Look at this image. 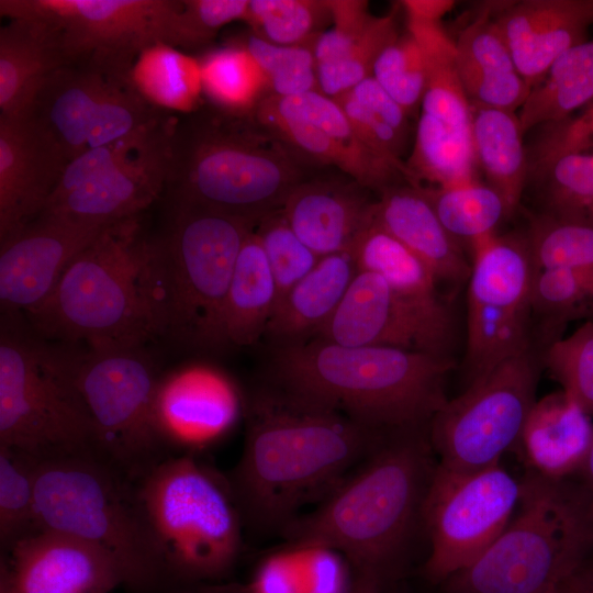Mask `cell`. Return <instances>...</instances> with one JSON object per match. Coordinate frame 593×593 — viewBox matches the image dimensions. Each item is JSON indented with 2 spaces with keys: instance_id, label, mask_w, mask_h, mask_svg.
<instances>
[{
  "instance_id": "6da1fadb",
  "label": "cell",
  "mask_w": 593,
  "mask_h": 593,
  "mask_svg": "<svg viewBox=\"0 0 593 593\" xmlns=\"http://www.w3.org/2000/svg\"><path fill=\"white\" fill-rule=\"evenodd\" d=\"M242 456L227 480L243 525L280 530L323 501L384 432L268 382L245 400Z\"/></svg>"
},
{
  "instance_id": "7a4b0ae2",
  "label": "cell",
  "mask_w": 593,
  "mask_h": 593,
  "mask_svg": "<svg viewBox=\"0 0 593 593\" xmlns=\"http://www.w3.org/2000/svg\"><path fill=\"white\" fill-rule=\"evenodd\" d=\"M450 356L318 337L268 345L267 382L381 430L428 426L448 401Z\"/></svg>"
},
{
  "instance_id": "3957f363",
  "label": "cell",
  "mask_w": 593,
  "mask_h": 593,
  "mask_svg": "<svg viewBox=\"0 0 593 593\" xmlns=\"http://www.w3.org/2000/svg\"><path fill=\"white\" fill-rule=\"evenodd\" d=\"M170 200L201 204L257 224L324 168L251 113L214 107L172 120L166 146Z\"/></svg>"
},
{
  "instance_id": "277c9868",
  "label": "cell",
  "mask_w": 593,
  "mask_h": 593,
  "mask_svg": "<svg viewBox=\"0 0 593 593\" xmlns=\"http://www.w3.org/2000/svg\"><path fill=\"white\" fill-rule=\"evenodd\" d=\"M426 427L384 435L363 466L281 532L290 546L342 552L357 571L383 579L421 516L436 467Z\"/></svg>"
},
{
  "instance_id": "5b68a950",
  "label": "cell",
  "mask_w": 593,
  "mask_h": 593,
  "mask_svg": "<svg viewBox=\"0 0 593 593\" xmlns=\"http://www.w3.org/2000/svg\"><path fill=\"white\" fill-rule=\"evenodd\" d=\"M165 233L152 238L148 298L157 337L199 350L227 347L223 312L239 250L253 222L170 200Z\"/></svg>"
},
{
  "instance_id": "8992f818",
  "label": "cell",
  "mask_w": 593,
  "mask_h": 593,
  "mask_svg": "<svg viewBox=\"0 0 593 593\" xmlns=\"http://www.w3.org/2000/svg\"><path fill=\"white\" fill-rule=\"evenodd\" d=\"M150 248L141 215L107 225L31 316L35 331L87 346L145 345L157 337L147 287Z\"/></svg>"
},
{
  "instance_id": "52a82bcc",
  "label": "cell",
  "mask_w": 593,
  "mask_h": 593,
  "mask_svg": "<svg viewBox=\"0 0 593 593\" xmlns=\"http://www.w3.org/2000/svg\"><path fill=\"white\" fill-rule=\"evenodd\" d=\"M38 529L78 538L113 556L128 590L170 588L166 568L135 494L134 481L93 452L37 461Z\"/></svg>"
},
{
  "instance_id": "ba28073f",
  "label": "cell",
  "mask_w": 593,
  "mask_h": 593,
  "mask_svg": "<svg viewBox=\"0 0 593 593\" xmlns=\"http://www.w3.org/2000/svg\"><path fill=\"white\" fill-rule=\"evenodd\" d=\"M511 521L449 593H546L593 552V517L570 479L530 472Z\"/></svg>"
},
{
  "instance_id": "9c48e42d",
  "label": "cell",
  "mask_w": 593,
  "mask_h": 593,
  "mask_svg": "<svg viewBox=\"0 0 593 593\" xmlns=\"http://www.w3.org/2000/svg\"><path fill=\"white\" fill-rule=\"evenodd\" d=\"M2 314L0 445L37 461L96 452L93 427L76 384L79 349L49 345Z\"/></svg>"
},
{
  "instance_id": "30bf717a",
  "label": "cell",
  "mask_w": 593,
  "mask_h": 593,
  "mask_svg": "<svg viewBox=\"0 0 593 593\" xmlns=\"http://www.w3.org/2000/svg\"><path fill=\"white\" fill-rule=\"evenodd\" d=\"M170 585L215 580L234 566L243 522L227 481L194 454H172L134 480Z\"/></svg>"
},
{
  "instance_id": "8fae6325",
  "label": "cell",
  "mask_w": 593,
  "mask_h": 593,
  "mask_svg": "<svg viewBox=\"0 0 593 593\" xmlns=\"http://www.w3.org/2000/svg\"><path fill=\"white\" fill-rule=\"evenodd\" d=\"M145 345L79 350L76 384L91 418L97 456L134 481L171 455L155 424L160 378Z\"/></svg>"
},
{
  "instance_id": "7c38bea8",
  "label": "cell",
  "mask_w": 593,
  "mask_h": 593,
  "mask_svg": "<svg viewBox=\"0 0 593 593\" xmlns=\"http://www.w3.org/2000/svg\"><path fill=\"white\" fill-rule=\"evenodd\" d=\"M181 8L182 0H0L1 16L45 23L67 65L125 81L145 48L174 46Z\"/></svg>"
},
{
  "instance_id": "4fadbf2b",
  "label": "cell",
  "mask_w": 593,
  "mask_h": 593,
  "mask_svg": "<svg viewBox=\"0 0 593 593\" xmlns=\"http://www.w3.org/2000/svg\"><path fill=\"white\" fill-rule=\"evenodd\" d=\"M539 363L534 349L511 358L469 383L428 424L441 467L478 471L500 462L519 444L536 403Z\"/></svg>"
},
{
  "instance_id": "5bb4252c",
  "label": "cell",
  "mask_w": 593,
  "mask_h": 593,
  "mask_svg": "<svg viewBox=\"0 0 593 593\" xmlns=\"http://www.w3.org/2000/svg\"><path fill=\"white\" fill-rule=\"evenodd\" d=\"M521 496L522 481L500 462L470 472L437 465L421 512L432 545L426 577L447 581L469 567L506 527Z\"/></svg>"
},
{
  "instance_id": "9a60e30c",
  "label": "cell",
  "mask_w": 593,
  "mask_h": 593,
  "mask_svg": "<svg viewBox=\"0 0 593 593\" xmlns=\"http://www.w3.org/2000/svg\"><path fill=\"white\" fill-rule=\"evenodd\" d=\"M424 49L428 79L413 148L405 160L412 184L449 188L479 180L471 105L455 69V46Z\"/></svg>"
},
{
  "instance_id": "2e32d148",
  "label": "cell",
  "mask_w": 593,
  "mask_h": 593,
  "mask_svg": "<svg viewBox=\"0 0 593 593\" xmlns=\"http://www.w3.org/2000/svg\"><path fill=\"white\" fill-rule=\"evenodd\" d=\"M313 337L449 356L452 318L419 307L381 276L358 270L333 316Z\"/></svg>"
},
{
  "instance_id": "e0dca14e",
  "label": "cell",
  "mask_w": 593,
  "mask_h": 593,
  "mask_svg": "<svg viewBox=\"0 0 593 593\" xmlns=\"http://www.w3.org/2000/svg\"><path fill=\"white\" fill-rule=\"evenodd\" d=\"M109 225V224H108ZM107 225L51 213L0 240L2 314L37 313L54 293L71 260Z\"/></svg>"
},
{
  "instance_id": "ac0fdd59",
  "label": "cell",
  "mask_w": 593,
  "mask_h": 593,
  "mask_svg": "<svg viewBox=\"0 0 593 593\" xmlns=\"http://www.w3.org/2000/svg\"><path fill=\"white\" fill-rule=\"evenodd\" d=\"M128 588L122 564L105 550L37 529L1 551L0 593H110Z\"/></svg>"
},
{
  "instance_id": "d6986e66",
  "label": "cell",
  "mask_w": 593,
  "mask_h": 593,
  "mask_svg": "<svg viewBox=\"0 0 593 593\" xmlns=\"http://www.w3.org/2000/svg\"><path fill=\"white\" fill-rule=\"evenodd\" d=\"M244 406L226 374L208 365L190 363L160 374L155 424L169 454H194L224 437Z\"/></svg>"
},
{
  "instance_id": "ffe728a7",
  "label": "cell",
  "mask_w": 593,
  "mask_h": 593,
  "mask_svg": "<svg viewBox=\"0 0 593 593\" xmlns=\"http://www.w3.org/2000/svg\"><path fill=\"white\" fill-rule=\"evenodd\" d=\"M67 159L29 116H0V240L36 219Z\"/></svg>"
},
{
  "instance_id": "44dd1931",
  "label": "cell",
  "mask_w": 593,
  "mask_h": 593,
  "mask_svg": "<svg viewBox=\"0 0 593 593\" xmlns=\"http://www.w3.org/2000/svg\"><path fill=\"white\" fill-rule=\"evenodd\" d=\"M374 194L348 175L322 168L291 191L282 211L300 239L323 257L353 246L372 221Z\"/></svg>"
},
{
  "instance_id": "7402d4cb",
  "label": "cell",
  "mask_w": 593,
  "mask_h": 593,
  "mask_svg": "<svg viewBox=\"0 0 593 593\" xmlns=\"http://www.w3.org/2000/svg\"><path fill=\"white\" fill-rule=\"evenodd\" d=\"M493 20L532 90L563 53L586 41L593 0L508 2Z\"/></svg>"
},
{
  "instance_id": "603a6c76",
  "label": "cell",
  "mask_w": 593,
  "mask_h": 593,
  "mask_svg": "<svg viewBox=\"0 0 593 593\" xmlns=\"http://www.w3.org/2000/svg\"><path fill=\"white\" fill-rule=\"evenodd\" d=\"M169 128L135 157L99 174L42 213L104 225L139 216L166 190Z\"/></svg>"
},
{
  "instance_id": "cb8c5ba5",
  "label": "cell",
  "mask_w": 593,
  "mask_h": 593,
  "mask_svg": "<svg viewBox=\"0 0 593 593\" xmlns=\"http://www.w3.org/2000/svg\"><path fill=\"white\" fill-rule=\"evenodd\" d=\"M373 221L417 256L438 283L458 286L469 279L471 265L461 245L444 228L418 186L401 183L378 193Z\"/></svg>"
},
{
  "instance_id": "d4e9b609",
  "label": "cell",
  "mask_w": 593,
  "mask_h": 593,
  "mask_svg": "<svg viewBox=\"0 0 593 593\" xmlns=\"http://www.w3.org/2000/svg\"><path fill=\"white\" fill-rule=\"evenodd\" d=\"M454 65L470 104L516 112L530 92L489 13L460 32Z\"/></svg>"
},
{
  "instance_id": "484cf974",
  "label": "cell",
  "mask_w": 593,
  "mask_h": 593,
  "mask_svg": "<svg viewBox=\"0 0 593 593\" xmlns=\"http://www.w3.org/2000/svg\"><path fill=\"white\" fill-rule=\"evenodd\" d=\"M592 440V417L562 390L536 401L518 445L534 472L562 480L577 472Z\"/></svg>"
},
{
  "instance_id": "4316f807",
  "label": "cell",
  "mask_w": 593,
  "mask_h": 593,
  "mask_svg": "<svg viewBox=\"0 0 593 593\" xmlns=\"http://www.w3.org/2000/svg\"><path fill=\"white\" fill-rule=\"evenodd\" d=\"M358 268L349 249L326 255L277 303L264 339L268 345L315 336L343 301Z\"/></svg>"
},
{
  "instance_id": "83f0119b",
  "label": "cell",
  "mask_w": 593,
  "mask_h": 593,
  "mask_svg": "<svg viewBox=\"0 0 593 593\" xmlns=\"http://www.w3.org/2000/svg\"><path fill=\"white\" fill-rule=\"evenodd\" d=\"M107 77L90 67L65 65L38 90L29 118L48 136L68 164L89 148V133Z\"/></svg>"
},
{
  "instance_id": "f1b7e54d",
  "label": "cell",
  "mask_w": 593,
  "mask_h": 593,
  "mask_svg": "<svg viewBox=\"0 0 593 593\" xmlns=\"http://www.w3.org/2000/svg\"><path fill=\"white\" fill-rule=\"evenodd\" d=\"M67 65L54 32L32 19L0 30V116L26 118L46 78Z\"/></svg>"
},
{
  "instance_id": "f546056e",
  "label": "cell",
  "mask_w": 593,
  "mask_h": 593,
  "mask_svg": "<svg viewBox=\"0 0 593 593\" xmlns=\"http://www.w3.org/2000/svg\"><path fill=\"white\" fill-rule=\"evenodd\" d=\"M468 302L511 310H529L536 271L525 234L495 233L472 244Z\"/></svg>"
},
{
  "instance_id": "4dcf8cb0",
  "label": "cell",
  "mask_w": 593,
  "mask_h": 593,
  "mask_svg": "<svg viewBox=\"0 0 593 593\" xmlns=\"http://www.w3.org/2000/svg\"><path fill=\"white\" fill-rule=\"evenodd\" d=\"M471 105L475 163L485 183L504 200L508 216L519 206L528 182V156L516 112Z\"/></svg>"
},
{
  "instance_id": "1f68e13d",
  "label": "cell",
  "mask_w": 593,
  "mask_h": 593,
  "mask_svg": "<svg viewBox=\"0 0 593 593\" xmlns=\"http://www.w3.org/2000/svg\"><path fill=\"white\" fill-rule=\"evenodd\" d=\"M278 302V289L265 251L254 232L236 259L223 312L226 346L256 345L266 333Z\"/></svg>"
},
{
  "instance_id": "d6a6232c",
  "label": "cell",
  "mask_w": 593,
  "mask_h": 593,
  "mask_svg": "<svg viewBox=\"0 0 593 593\" xmlns=\"http://www.w3.org/2000/svg\"><path fill=\"white\" fill-rule=\"evenodd\" d=\"M350 250L358 270L381 276L403 298L419 307L451 317L437 291L428 267L402 243L372 221L362 230Z\"/></svg>"
},
{
  "instance_id": "836d02e7",
  "label": "cell",
  "mask_w": 593,
  "mask_h": 593,
  "mask_svg": "<svg viewBox=\"0 0 593 593\" xmlns=\"http://www.w3.org/2000/svg\"><path fill=\"white\" fill-rule=\"evenodd\" d=\"M267 559L247 584L202 586V593H347L336 551L290 546Z\"/></svg>"
},
{
  "instance_id": "e575fe53",
  "label": "cell",
  "mask_w": 593,
  "mask_h": 593,
  "mask_svg": "<svg viewBox=\"0 0 593 593\" xmlns=\"http://www.w3.org/2000/svg\"><path fill=\"white\" fill-rule=\"evenodd\" d=\"M593 100V40L563 53L532 88L517 116L523 133L562 121Z\"/></svg>"
},
{
  "instance_id": "d590c367",
  "label": "cell",
  "mask_w": 593,
  "mask_h": 593,
  "mask_svg": "<svg viewBox=\"0 0 593 593\" xmlns=\"http://www.w3.org/2000/svg\"><path fill=\"white\" fill-rule=\"evenodd\" d=\"M133 89L150 105L181 115L202 107L203 94L199 58L166 43L145 48L128 74Z\"/></svg>"
},
{
  "instance_id": "8d00e7d4",
  "label": "cell",
  "mask_w": 593,
  "mask_h": 593,
  "mask_svg": "<svg viewBox=\"0 0 593 593\" xmlns=\"http://www.w3.org/2000/svg\"><path fill=\"white\" fill-rule=\"evenodd\" d=\"M332 99L370 150L392 163L405 164L411 116L373 77Z\"/></svg>"
},
{
  "instance_id": "74e56055",
  "label": "cell",
  "mask_w": 593,
  "mask_h": 593,
  "mask_svg": "<svg viewBox=\"0 0 593 593\" xmlns=\"http://www.w3.org/2000/svg\"><path fill=\"white\" fill-rule=\"evenodd\" d=\"M529 310L468 302L465 366L470 381L500 363L533 350Z\"/></svg>"
},
{
  "instance_id": "f35d334b",
  "label": "cell",
  "mask_w": 593,
  "mask_h": 593,
  "mask_svg": "<svg viewBox=\"0 0 593 593\" xmlns=\"http://www.w3.org/2000/svg\"><path fill=\"white\" fill-rule=\"evenodd\" d=\"M529 313L546 350L570 322L593 321V279L564 268L536 269Z\"/></svg>"
},
{
  "instance_id": "ab89813d",
  "label": "cell",
  "mask_w": 593,
  "mask_h": 593,
  "mask_svg": "<svg viewBox=\"0 0 593 593\" xmlns=\"http://www.w3.org/2000/svg\"><path fill=\"white\" fill-rule=\"evenodd\" d=\"M199 61L203 94L223 112L250 114L268 94L261 67L242 44L210 51Z\"/></svg>"
},
{
  "instance_id": "60d3db41",
  "label": "cell",
  "mask_w": 593,
  "mask_h": 593,
  "mask_svg": "<svg viewBox=\"0 0 593 593\" xmlns=\"http://www.w3.org/2000/svg\"><path fill=\"white\" fill-rule=\"evenodd\" d=\"M540 214L593 223V152L555 157L528 172Z\"/></svg>"
},
{
  "instance_id": "b9f144b4",
  "label": "cell",
  "mask_w": 593,
  "mask_h": 593,
  "mask_svg": "<svg viewBox=\"0 0 593 593\" xmlns=\"http://www.w3.org/2000/svg\"><path fill=\"white\" fill-rule=\"evenodd\" d=\"M418 187L444 228L460 245L463 240L472 245L495 233L497 224L508 216L502 197L480 180L449 188Z\"/></svg>"
},
{
  "instance_id": "7bdbcfd3",
  "label": "cell",
  "mask_w": 593,
  "mask_h": 593,
  "mask_svg": "<svg viewBox=\"0 0 593 593\" xmlns=\"http://www.w3.org/2000/svg\"><path fill=\"white\" fill-rule=\"evenodd\" d=\"M243 21L266 42L304 45L333 24V10L329 0H248Z\"/></svg>"
},
{
  "instance_id": "ee69618b",
  "label": "cell",
  "mask_w": 593,
  "mask_h": 593,
  "mask_svg": "<svg viewBox=\"0 0 593 593\" xmlns=\"http://www.w3.org/2000/svg\"><path fill=\"white\" fill-rule=\"evenodd\" d=\"M535 268H564L593 279V223L529 214L525 233Z\"/></svg>"
},
{
  "instance_id": "f6af8a7d",
  "label": "cell",
  "mask_w": 593,
  "mask_h": 593,
  "mask_svg": "<svg viewBox=\"0 0 593 593\" xmlns=\"http://www.w3.org/2000/svg\"><path fill=\"white\" fill-rule=\"evenodd\" d=\"M37 460L0 445V550L38 529L35 507Z\"/></svg>"
},
{
  "instance_id": "bcb514c9",
  "label": "cell",
  "mask_w": 593,
  "mask_h": 593,
  "mask_svg": "<svg viewBox=\"0 0 593 593\" xmlns=\"http://www.w3.org/2000/svg\"><path fill=\"white\" fill-rule=\"evenodd\" d=\"M395 13L373 15L365 31L336 60L317 67L322 93L335 98L372 76L380 53L400 35Z\"/></svg>"
},
{
  "instance_id": "7dc6e473",
  "label": "cell",
  "mask_w": 593,
  "mask_h": 593,
  "mask_svg": "<svg viewBox=\"0 0 593 593\" xmlns=\"http://www.w3.org/2000/svg\"><path fill=\"white\" fill-rule=\"evenodd\" d=\"M166 118V112L146 102L128 81L107 78L92 118L89 148L131 136Z\"/></svg>"
},
{
  "instance_id": "c3c4849f",
  "label": "cell",
  "mask_w": 593,
  "mask_h": 593,
  "mask_svg": "<svg viewBox=\"0 0 593 593\" xmlns=\"http://www.w3.org/2000/svg\"><path fill=\"white\" fill-rule=\"evenodd\" d=\"M371 77L412 116L421 109L427 85V54L418 40L406 31L380 53Z\"/></svg>"
},
{
  "instance_id": "681fc988",
  "label": "cell",
  "mask_w": 593,
  "mask_h": 593,
  "mask_svg": "<svg viewBox=\"0 0 593 593\" xmlns=\"http://www.w3.org/2000/svg\"><path fill=\"white\" fill-rule=\"evenodd\" d=\"M315 42L283 46L266 42L250 33L242 45L261 67L268 94L290 97L320 91Z\"/></svg>"
},
{
  "instance_id": "f907efd6",
  "label": "cell",
  "mask_w": 593,
  "mask_h": 593,
  "mask_svg": "<svg viewBox=\"0 0 593 593\" xmlns=\"http://www.w3.org/2000/svg\"><path fill=\"white\" fill-rule=\"evenodd\" d=\"M254 232L270 266L279 301L317 265L321 257L294 233L282 208L264 215Z\"/></svg>"
},
{
  "instance_id": "816d5d0a",
  "label": "cell",
  "mask_w": 593,
  "mask_h": 593,
  "mask_svg": "<svg viewBox=\"0 0 593 593\" xmlns=\"http://www.w3.org/2000/svg\"><path fill=\"white\" fill-rule=\"evenodd\" d=\"M544 362L562 390L593 418V321L551 344Z\"/></svg>"
},
{
  "instance_id": "f5cc1de1",
  "label": "cell",
  "mask_w": 593,
  "mask_h": 593,
  "mask_svg": "<svg viewBox=\"0 0 593 593\" xmlns=\"http://www.w3.org/2000/svg\"><path fill=\"white\" fill-rule=\"evenodd\" d=\"M247 0H182L175 26L174 47L208 44L227 23L244 20Z\"/></svg>"
},
{
  "instance_id": "db71d44e",
  "label": "cell",
  "mask_w": 593,
  "mask_h": 593,
  "mask_svg": "<svg viewBox=\"0 0 593 593\" xmlns=\"http://www.w3.org/2000/svg\"><path fill=\"white\" fill-rule=\"evenodd\" d=\"M542 127L527 152L529 170L561 155L593 152V100L579 114Z\"/></svg>"
},
{
  "instance_id": "11a10c76",
  "label": "cell",
  "mask_w": 593,
  "mask_h": 593,
  "mask_svg": "<svg viewBox=\"0 0 593 593\" xmlns=\"http://www.w3.org/2000/svg\"><path fill=\"white\" fill-rule=\"evenodd\" d=\"M455 4L456 2L451 0H407L401 2L409 18L429 22H439Z\"/></svg>"
},
{
  "instance_id": "9f6ffc18",
  "label": "cell",
  "mask_w": 593,
  "mask_h": 593,
  "mask_svg": "<svg viewBox=\"0 0 593 593\" xmlns=\"http://www.w3.org/2000/svg\"><path fill=\"white\" fill-rule=\"evenodd\" d=\"M568 479L574 484L583 503L593 517V440L580 468Z\"/></svg>"
},
{
  "instance_id": "6f0895ef",
  "label": "cell",
  "mask_w": 593,
  "mask_h": 593,
  "mask_svg": "<svg viewBox=\"0 0 593 593\" xmlns=\"http://www.w3.org/2000/svg\"><path fill=\"white\" fill-rule=\"evenodd\" d=\"M561 593H593V552L558 586Z\"/></svg>"
},
{
  "instance_id": "680465c9",
  "label": "cell",
  "mask_w": 593,
  "mask_h": 593,
  "mask_svg": "<svg viewBox=\"0 0 593 593\" xmlns=\"http://www.w3.org/2000/svg\"><path fill=\"white\" fill-rule=\"evenodd\" d=\"M382 579L370 571H357L347 593H380Z\"/></svg>"
},
{
  "instance_id": "91938a15",
  "label": "cell",
  "mask_w": 593,
  "mask_h": 593,
  "mask_svg": "<svg viewBox=\"0 0 593 593\" xmlns=\"http://www.w3.org/2000/svg\"><path fill=\"white\" fill-rule=\"evenodd\" d=\"M546 593H561V592L558 589H555V590L548 591Z\"/></svg>"
}]
</instances>
